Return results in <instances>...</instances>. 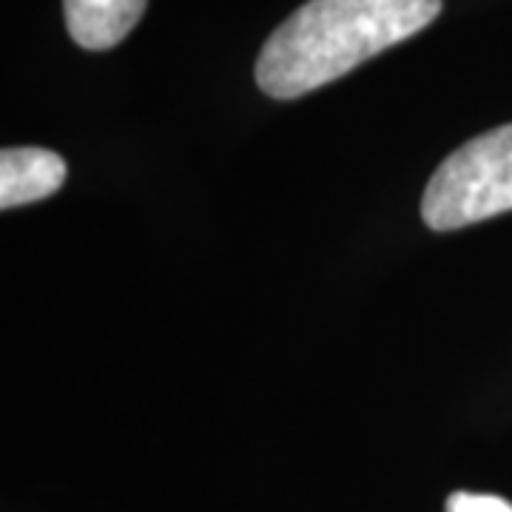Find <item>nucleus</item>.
<instances>
[{
  "mask_svg": "<svg viewBox=\"0 0 512 512\" xmlns=\"http://www.w3.org/2000/svg\"><path fill=\"white\" fill-rule=\"evenodd\" d=\"M439 12L441 0H308L262 46L256 83L276 100L302 97L413 37Z\"/></svg>",
  "mask_w": 512,
  "mask_h": 512,
  "instance_id": "1",
  "label": "nucleus"
},
{
  "mask_svg": "<svg viewBox=\"0 0 512 512\" xmlns=\"http://www.w3.org/2000/svg\"><path fill=\"white\" fill-rule=\"evenodd\" d=\"M504 211H512V123L444 157L421 197V217L433 231H456Z\"/></svg>",
  "mask_w": 512,
  "mask_h": 512,
  "instance_id": "2",
  "label": "nucleus"
},
{
  "mask_svg": "<svg viewBox=\"0 0 512 512\" xmlns=\"http://www.w3.org/2000/svg\"><path fill=\"white\" fill-rule=\"evenodd\" d=\"M66 163L46 148H6L0 154V208L37 202L60 191Z\"/></svg>",
  "mask_w": 512,
  "mask_h": 512,
  "instance_id": "3",
  "label": "nucleus"
},
{
  "mask_svg": "<svg viewBox=\"0 0 512 512\" xmlns=\"http://www.w3.org/2000/svg\"><path fill=\"white\" fill-rule=\"evenodd\" d=\"M148 0H63L66 29L77 46L103 52L140 23Z\"/></svg>",
  "mask_w": 512,
  "mask_h": 512,
  "instance_id": "4",
  "label": "nucleus"
},
{
  "mask_svg": "<svg viewBox=\"0 0 512 512\" xmlns=\"http://www.w3.org/2000/svg\"><path fill=\"white\" fill-rule=\"evenodd\" d=\"M447 512H512L510 501L498 495L481 493H453L447 498Z\"/></svg>",
  "mask_w": 512,
  "mask_h": 512,
  "instance_id": "5",
  "label": "nucleus"
}]
</instances>
